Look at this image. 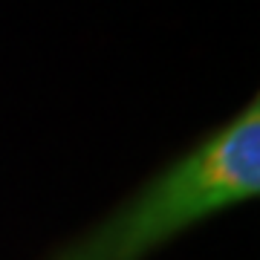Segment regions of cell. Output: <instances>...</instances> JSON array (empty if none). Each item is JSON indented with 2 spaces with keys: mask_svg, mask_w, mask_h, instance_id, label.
Wrapping results in <instances>:
<instances>
[{
  "mask_svg": "<svg viewBox=\"0 0 260 260\" xmlns=\"http://www.w3.org/2000/svg\"><path fill=\"white\" fill-rule=\"evenodd\" d=\"M260 116L257 104L168 168L130 205L52 260H142L188 225L225 205L257 194Z\"/></svg>",
  "mask_w": 260,
  "mask_h": 260,
  "instance_id": "obj_1",
  "label": "cell"
}]
</instances>
